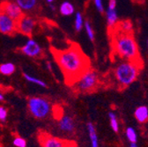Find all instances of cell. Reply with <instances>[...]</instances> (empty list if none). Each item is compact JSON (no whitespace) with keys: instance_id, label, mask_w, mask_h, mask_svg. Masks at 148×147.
<instances>
[{"instance_id":"6da1fadb","label":"cell","mask_w":148,"mask_h":147,"mask_svg":"<svg viewBox=\"0 0 148 147\" xmlns=\"http://www.w3.org/2000/svg\"><path fill=\"white\" fill-rule=\"evenodd\" d=\"M52 54L67 84L72 85L89 69V59L76 43L64 49H52Z\"/></svg>"},{"instance_id":"7a4b0ae2","label":"cell","mask_w":148,"mask_h":147,"mask_svg":"<svg viewBox=\"0 0 148 147\" xmlns=\"http://www.w3.org/2000/svg\"><path fill=\"white\" fill-rule=\"evenodd\" d=\"M113 49L118 57L127 61L135 62L138 57V48L131 34L117 31L113 36Z\"/></svg>"},{"instance_id":"3957f363","label":"cell","mask_w":148,"mask_h":147,"mask_svg":"<svg viewBox=\"0 0 148 147\" xmlns=\"http://www.w3.org/2000/svg\"><path fill=\"white\" fill-rule=\"evenodd\" d=\"M138 70L139 68L134 61L122 62L115 69V77L119 85L128 86L136 80Z\"/></svg>"},{"instance_id":"277c9868","label":"cell","mask_w":148,"mask_h":147,"mask_svg":"<svg viewBox=\"0 0 148 147\" xmlns=\"http://www.w3.org/2000/svg\"><path fill=\"white\" fill-rule=\"evenodd\" d=\"M30 114L36 119H45L52 110V105L49 100L43 97H31L27 101Z\"/></svg>"},{"instance_id":"5b68a950","label":"cell","mask_w":148,"mask_h":147,"mask_svg":"<svg viewBox=\"0 0 148 147\" xmlns=\"http://www.w3.org/2000/svg\"><path fill=\"white\" fill-rule=\"evenodd\" d=\"M98 82V74L95 70L88 69L72 84V85L79 93H89L97 86Z\"/></svg>"},{"instance_id":"8992f818","label":"cell","mask_w":148,"mask_h":147,"mask_svg":"<svg viewBox=\"0 0 148 147\" xmlns=\"http://www.w3.org/2000/svg\"><path fill=\"white\" fill-rule=\"evenodd\" d=\"M39 142L42 147H75L72 142L56 137L46 133H42L39 136Z\"/></svg>"},{"instance_id":"52a82bcc","label":"cell","mask_w":148,"mask_h":147,"mask_svg":"<svg viewBox=\"0 0 148 147\" xmlns=\"http://www.w3.org/2000/svg\"><path fill=\"white\" fill-rule=\"evenodd\" d=\"M0 11H2L15 21H18L25 14L15 1L4 0L0 4Z\"/></svg>"},{"instance_id":"ba28073f","label":"cell","mask_w":148,"mask_h":147,"mask_svg":"<svg viewBox=\"0 0 148 147\" xmlns=\"http://www.w3.org/2000/svg\"><path fill=\"white\" fill-rule=\"evenodd\" d=\"M35 25L36 21L32 16L24 14L17 21V32L31 37L35 28Z\"/></svg>"},{"instance_id":"9c48e42d","label":"cell","mask_w":148,"mask_h":147,"mask_svg":"<svg viewBox=\"0 0 148 147\" xmlns=\"http://www.w3.org/2000/svg\"><path fill=\"white\" fill-rule=\"evenodd\" d=\"M17 32V21L0 11V33L12 35Z\"/></svg>"},{"instance_id":"30bf717a","label":"cell","mask_w":148,"mask_h":147,"mask_svg":"<svg viewBox=\"0 0 148 147\" xmlns=\"http://www.w3.org/2000/svg\"><path fill=\"white\" fill-rule=\"evenodd\" d=\"M21 51L26 56L33 58L42 57L43 55L42 47L33 39H28L26 44L21 48Z\"/></svg>"},{"instance_id":"8fae6325","label":"cell","mask_w":148,"mask_h":147,"mask_svg":"<svg viewBox=\"0 0 148 147\" xmlns=\"http://www.w3.org/2000/svg\"><path fill=\"white\" fill-rule=\"evenodd\" d=\"M106 16H107V22H108V27H110V28L115 27L116 26L117 21H118L116 0H109L108 10L106 12Z\"/></svg>"},{"instance_id":"7c38bea8","label":"cell","mask_w":148,"mask_h":147,"mask_svg":"<svg viewBox=\"0 0 148 147\" xmlns=\"http://www.w3.org/2000/svg\"><path fill=\"white\" fill-rule=\"evenodd\" d=\"M58 128L59 130L65 133H72L75 131V122L73 118L70 116L64 115L58 121Z\"/></svg>"},{"instance_id":"4fadbf2b","label":"cell","mask_w":148,"mask_h":147,"mask_svg":"<svg viewBox=\"0 0 148 147\" xmlns=\"http://www.w3.org/2000/svg\"><path fill=\"white\" fill-rule=\"evenodd\" d=\"M24 12H33L38 6V0H15Z\"/></svg>"},{"instance_id":"5bb4252c","label":"cell","mask_w":148,"mask_h":147,"mask_svg":"<svg viewBox=\"0 0 148 147\" xmlns=\"http://www.w3.org/2000/svg\"><path fill=\"white\" fill-rule=\"evenodd\" d=\"M87 131L89 134V139L91 147H99V142H98V137L96 134L95 127L92 122L87 123Z\"/></svg>"},{"instance_id":"9a60e30c","label":"cell","mask_w":148,"mask_h":147,"mask_svg":"<svg viewBox=\"0 0 148 147\" xmlns=\"http://www.w3.org/2000/svg\"><path fill=\"white\" fill-rule=\"evenodd\" d=\"M135 117L140 122H144L148 119V108L145 106L138 107L135 110Z\"/></svg>"},{"instance_id":"2e32d148","label":"cell","mask_w":148,"mask_h":147,"mask_svg":"<svg viewBox=\"0 0 148 147\" xmlns=\"http://www.w3.org/2000/svg\"><path fill=\"white\" fill-rule=\"evenodd\" d=\"M59 12L64 16H70L74 13V6L68 1L63 2L59 7Z\"/></svg>"},{"instance_id":"e0dca14e","label":"cell","mask_w":148,"mask_h":147,"mask_svg":"<svg viewBox=\"0 0 148 147\" xmlns=\"http://www.w3.org/2000/svg\"><path fill=\"white\" fill-rule=\"evenodd\" d=\"M16 67L12 63H5L0 65V73L5 76H10L15 72Z\"/></svg>"},{"instance_id":"ac0fdd59","label":"cell","mask_w":148,"mask_h":147,"mask_svg":"<svg viewBox=\"0 0 148 147\" xmlns=\"http://www.w3.org/2000/svg\"><path fill=\"white\" fill-rule=\"evenodd\" d=\"M117 31L130 34L132 31V24L130 21H123L120 23H118Z\"/></svg>"},{"instance_id":"d6986e66","label":"cell","mask_w":148,"mask_h":147,"mask_svg":"<svg viewBox=\"0 0 148 147\" xmlns=\"http://www.w3.org/2000/svg\"><path fill=\"white\" fill-rule=\"evenodd\" d=\"M24 78H25V79L27 80V81H28V82H30V83H33V84H34V85H39V86H42V87H46L47 86V85H46V83L44 82V81H42V80H41V79H37V78H35V77H33V76H31V75H29V74H27V73H24Z\"/></svg>"},{"instance_id":"ffe728a7","label":"cell","mask_w":148,"mask_h":147,"mask_svg":"<svg viewBox=\"0 0 148 147\" xmlns=\"http://www.w3.org/2000/svg\"><path fill=\"white\" fill-rule=\"evenodd\" d=\"M74 25H75V30L77 32H79L83 26H84V19H83V16L81 14V12H76L75 15V22H74Z\"/></svg>"},{"instance_id":"44dd1931","label":"cell","mask_w":148,"mask_h":147,"mask_svg":"<svg viewBox=\"0 0 148 147\" xmlns=\"http://www.w3.org/2000/svg\"><path fill=\"white\" fill-rule=\"evenodd\" d=\"M108 117H109V120H110V125H111V128H112V130L115 132H118L119 124H118V122H117V119H116V116L115 113L109 112L108 113Z\"/></svg>"},{"instance_id":"7402d4cb","label":"cell","mask_w":148,"mask_h":147,"mask_svg":"<svg viewBox=\"0 0 148 147\" xmlns=\"http://www.w3.org/2000/svg\"><path fill=\"white\" fill-rule=\"evenodd\" d=\"M126 137L131 143H136L137 142V133H136L134 129L132 127H129L126 130Z\"/></svg>"},{"instance_id":"603a6c76","label":"cell","mask_w":148,"mask_h":147,"mask_svg":"<svg viewBox=\"0 0 148 147\" xmlns=\"http://www.w3.org/2000/svg\"><path fill=\"white\" fill-rule=\"evenodd\" d=\"M85 28H86V34L88 36V38L90 39V41L94 42L95 41V31L92 29V27L91 26L90 22L88 21H86L85 23Z\"/></svg>"},{"instance_id":"cb8c5ba5","label":"cell","mask_w":148,"mask_h":147,"mask_svg":"<svg viewBox=\"0 0 148 147\" xmlns=\"http://www.w3.org/2000/svg\"><path fill=\"white\" fill-rule=\"evenodd\" d=\"M12 144L16 147H27V141L21 137H16L13 138Z\"/></svg>"},{"instance_id":"d4e9b609","label":"cell","mask_w":148,"mask_h":147,"mask_svg":"<svg viewBox=\"0 0 148 147\" xmlns=\"http://www.w3.org/2000/svg\"><path fill=\"white\" fill-rule=\"evenodd\" d=\"M7 115H8L7 109L3 106H0V122H5L7 119Z\"/></svg>"},{"instance_id":"484cf974","label":"cell","mask_w":148,"mask_h":147,"mask_svg":"<svg viewBox=\"0 0 148 147\" xmlns=\"http://www.w3.org/2000/svg\"><path fill=\"white\" fill-rule=\"evenodd\" d=\"M95 1V5L98 10V12H104V5L102 3V0H94Z\"/></svg>"},{"instance_id":"4316f807","label":"cell","mask_w":148,"mask_h":147,"mask_svg":"<svg viewBox=\"0 0 148 147\" xmlns=\"http://www.w3.org/2000/svg\"><path fill=\"white\" fill-rule=\"evenodd\" d=\"M4 99H5V97H4V95L0 93V101H4Z\"/></svg>"},{"instance_id":"83f0119b","label":"cell","mask_w":148,"mask_h":147,"mask_svg":"<svg viewBox=\"0 0 148 147\" xmlns=\"http://www.w3.org/2000/svg\"><path fill=\"white\" fill-rule=\"evenodd\" d=\"M130 147H138L136 143H131V145H130Z\"/></svg>"},{"instance_id":"f1b7e54d","label":"cell","mask_w":148,"mask_h":147,"mask_svg":"<svg viewBox=\"0 0 148 147\" xmlns=\"http://www.w3.org/2000/svg\"><path fill=\"white\" fill-rule=\"evenodd\" d=\"M46 1L49 3V4H52L53 3V1H54V0H46Z\"/></svg>"},{"instance_id":"f546056e","label":"cell","mask_w":148,"mask_h":147,"mask_svg":"<svg viewBox=\"0 0 148 147\" xmlns=\"http://www.w3.org/2000/svg\"><path fill=\"white\" fill-rule=\"evenodd\" d=\"M50 8H51V9H52L53 11H55V6H54V5H53L52 4H50Z\"/></svg>"},{"instance_id":"4dcf8cb0","label":"cell","mask_w":148,"mask_h":147,"mask_svg":"<svg viewBox=\"0 0 148 147\" xmlns=\"http://www.w3.org/2000/svg\"><path fill=\"white\" fill-rule=\"evenodd\" d=\"M147 46H148V40H147Z\"/></svg>"},{"instance_id":"1f68e13d","label":"cell","mask_w":148,"mask_h":147,"mask_svg":"<svg viewBox=\"0 0 148 147\" xmlns=\"http://www.w3.org/2000/svg\"><path fill=\"white\" fill-rule=\"evenodd\" d=\"M11 1H14V0H11Z\"/></svg>"}]
</instances>
